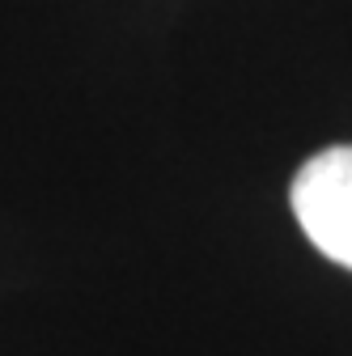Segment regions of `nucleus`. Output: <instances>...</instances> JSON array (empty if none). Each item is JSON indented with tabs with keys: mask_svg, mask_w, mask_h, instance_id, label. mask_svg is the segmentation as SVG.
<instances>
[{
	"mask_svg": "<svg viewBox=\"0 0 352 356\" xmlns=\"http://www.w3.org/2000/svg\"><path fill=\"white\" fill-rule=\"evenodd\" d=\"M289 204L301 234L352 272V145L323 149L305 161L293 178Z\"/></svg>",
	"mask_w": 352,
	"mask_h": 356,
	"instance_id": "f257e3e1",
	"label": "nucleus"
}]
</instances>
